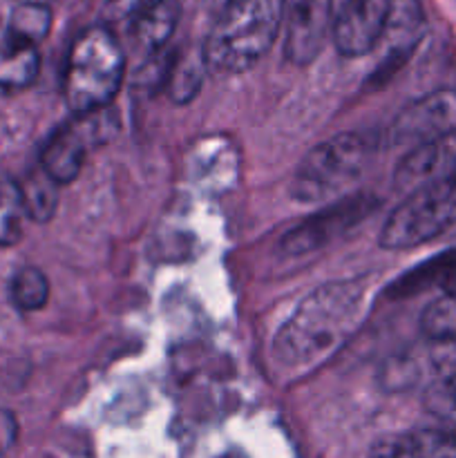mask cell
Instances as JSON below:
<instances>
[{
    "label": "cell",
    "mask_w": 456,
    "mask_h": 458,
    "mask_svg": "<svg viewBox=\"0 0 456 458\" xmlns=\"http://www.w3.org/2000/svg\"><path fill=\"white\" fill-rule=\"evenodd\" d=\"M367 307V284L329 282L311 291L280 327L273 356L286 369H308L334 356L353 335Z\"/></svg>",
    "instance_id": "cell-1"
},
{
    "label": "cell",
    "mask_w": 456,
    "mask_h": 458,
    "mask_svg": "<svg viewBox=\"0 0 456 458\" xmlns=\"http://www.w3.org/2000/svg\"><path fill=\"white\" fill-rule=\"evenodd\" d=\"M282 31V0H228L206 34L201 61L224 74L258 65Z\"/></svg>",
    "instance_id": "cell-2"
},
{
    "label": "cell",
    "mask_w": 456,
    "mask_h": 458,
    "mask_svg": "<svg viewBox=\"0 0 456 458\" xmlns=\"http://www.w3.org/2000/svg\"><path fill=\"white\" fill-rule=\"evenodd\" d=\"M125 54L110 27L94 25L70 45L63 72V97L76 116L106 110L119 94Z\"/></svg>",
    "instance_id": "cell-3"
},
{
    "label": "cell",
    "mask_w": 456,
    "mask_h": 458,
    "mask_svg": "<svg viewBox=\"0 0 456 458\" xmlns=\"http://www.w3.org/2000/svg\"><path fill=\"white\" fill-rule=\"evenodd\" d=\"M371 148L365 137L344 132L313 148L291 179V197L300 204H322L353 186L369 164Z\"/></svg>",
    "instance_id": "cell-4"
},
{
    "label": "cell",
    "mask_w": 456,
    "mask_h": 458,
    "mask_svg": "<svg viewBox=\"0 0 456 458\" xmlns=\"http://www.w3.org/2000/svg\"><path fill=\"white\" fill-rule=\"evenodd\" d=\"M456 228V177L407 195L384 222L380 246L392 250L429 244Z\"/></svg>",
    "instance_id": "cell-5"
},
{
    "label": "cell",
    "mask_w": 456,
    "mask_h": 458,
    "mask_svg": "<svg viewBox=\"0 0 456 458\" xmlns=\"http://www.w3.org/2000/svg\"><path fill=\"white\" fill-rule=\"evenodd\" d=\"M452 132H456V89L441 88L407 103L393 119L389 139L410 150Z\"/></svg>",
    "instance_id": "cell-6"
},
{
    "label": "cell",
    "mask_w": 456,
    "mask_h": 458,
    "mask_svg": "<svg viewBox=\"0 0 456 458\" xmlns=\"http://www.w3.org/2000/svg\"><path fill=\"white\" fill-rule=\"evenodd\" d=\"M282 30L286 58L308 65L331 34V0H282Z\"/></svg>",
    "instance_id": "cell-7"
},
{
    "label": "cell",
    "mask_w": 456,
    "mask_h": 458,
    "mask_svg": "<svg viewBox=\"0 0 456 458\" xmlns=\"http://www.w3.org/2000/svg\"><path fill=\"white\" fill-rule=\"evenodd\" d=\"M387 0H331V38L342 56L374 52Z\"/></svg>",
    "instance_id": "cell-8"
},
{
    "label": "cell",
    "mask_w": 456,
    "mask_h": 458,
    "mask_svg": "<svg viewBox=\"0 0 456 458\" xmlns=\"http://www.w3.org/2000/svg\"><path fill=\"white\" fill-rule=\"evenodd\" d=\"M456 177V132L410 148L393 170V191L411 195Z\"/></svg>",
    "instance_id": "cell-9"
},
{
    "label": "cell",
    "mask_w": 456,
    "mask_h": 458,
    "mask_svg": "<svg viewBox=\"0 0 456 458\" xmlns=\"http://www.w3.org/2000/svg\"><path fill=\"white\" fill-rule=\"evenodd\" d=\"M425 12L420 0H387L383 30L376 49L380 47V72L392 74L414 54L425 36Z\"/></svg>",
    "instance_id": "cell-10"
},
{
    "label": "cell",
    "mask_w": 456,
    "mask_h": 458,
    "mask_svg": "<svg viewBox=\"0 0 456 458\" xmlns=\"http://www.w3.org/2000/svg\"><path fill=\"white\" fill-rule=\"evenodd\" d=\"M92 114H80L79 121L63 123L52 132L40 150V170L61 186L79 177L92 141Z\"/></svg>",
    "instance_id": "cell-11"
},
{
    "label": "cell",
    "mask_w": 456,
    "mask_h": 458,
    "mask_svg": "<svg viewBox=\"0 0 456 458\" xmlns=\"http://www.w3.org/2000/svg\"><path fill=\"white\" fill-rule=\"evenodd\" d=\"M367 458H456V428H420L383 437Z\"/></svg>",
    "instance_id": "cell-12"
},
{
    "label": "cell",
    "mask_w": 456,
    "mask_h": 458,
    "mask_svg": "<svg viewBox=\"0 0 456 458\" xmlns=\"http://www.w3.org/2000/svg\"><path fill=\"white\" fill-rule=\"evenodd\" d=\"M369 206V199L342 201V204L338 206V210H335V215H320V217H313L308 219L307 224H302V226L293 228V233H289V235L284 237L282 246H284L286 253L291 255L316 250L322 242H326L338 231L349 228L351 224H356L358 219L365 217Z\"/></svg>",
    "instance_id": "cell-13"
},
{
    "label": "cell",
    "mask_w": 456,
    "mask_h": 458,
    "mask_svg": "<svg viewBox=\"0 0 456 458\" xmlns=\"http://www.w3.org/2000/svg\"><path fill=\"white\" fill-rule=\"evenodd\" d=\"M40 70V54L34 45L16 43L4 36L0 40V94L30 88Z\"/></svg>",
    "instance_id": "cell-14"
},
{
    "label": "cell",
    "mask_w": 456,
    "mask_h": 458,
    "mask_svg": "<svg viewBox=\"0 0 456 458\" xmlns=\"http://www.w3.org/2000/svg\"><path fill=\"white\" fill-rule=\"evenodd\" d=\"M179 21L177 0H155L132 21V36L148 52H161Z\"/></svg>",
    "instance_id": "cell-15"
},
{
    "label": "cell",
    "mask_w": 456,
    "mask_h": 458,
    "mask_svg": "<svg viewBox=\"0 0 456 458\" xmlns=\"http://www.w3.org/2000/svg\"><path fill=\"white\" fill-rule=\"evenodd\" d=\"M18 195H21L22 210H25V217L34 219V222L43 224L47 219H52L54 210H56L58 201V183L54 179H49L47 174L40 170L27 174L22 182L16 183Z\"/></svg>",
    "instance_id": "cell-16"
},
{
    "label": "cell",
    "mask_w": 456,
    "mask_h": 458,
    "mask_svg": "<svg viewBox=\"0 0 456 458\" xmlns=\"http://www.w3.org/2000/svg\"><path fill=\"white\" fill-rule=\"evenodd\" d=\"M52 30V9L43 3H21L12 9L7 38L25 45H38Z\"/></svg>",
    "instance_id": "cell-17"
},
{
    "label": "cell",
    "mask_w": 456,
    "mask_h": 458,
    "mask_svg": "<svg viewBox=\"0 0 456 458\" xmlns=\"http://www.w3.org/2000/svg\"><path fill=\"white\" fill-rule=\"evenodd\" d=\"M420 329L434 343H456V284L447 286L425 307Z\"/></svg>",
    "instance_id": "cell-18"
},
{
    "label": "cell",
    "mask_w": 456,
    "mask_h": 458,
    "mask_svg": "<svg viewBox=\"0 0 456 458\" xmlns=\"http://www.w3.org/2000/svg\"><path fill=\"white\" fill-rule=\"evenodd\" d=\"M9 295L12 302L21 311H38L47 304L49 298V282L45 273L36 267H22L9 284Z\"/></svg>",
    "instance_id": "cell-19"
},
{
    "label": "cell",
    "mask_w": 456,
    "mask_h": 458,
    "mask_svg": "<svg viewBox=\"0 0 456 458\" xmlns=\"http://www.w3.org/2000/svg\"><path fill=\"white\" fill-rule=\"evenodd\" d=\"M423 407L447 428H456V371L434 378L425 387Z\"/></svg>",
    "instance_id": "cell-20"
},
{
    "label": "cell",
    "mask_w": 456,
    "mask_h": 458,
    "mask_svg": "<svg viewBox=\"0 0 456 458\" xmlns=\"http://www.w3.org/2000/svg\"><path fill=\"white\" fill-rule=\"evenodd\" d=\"M22 210L16 182L0 179V246H13L22 237Z\"/></svg>",
    "instance_id": "cell-21"
},
{
    "label": "cell",
    "mask_w": 456,
    "mask_h": 458,
    "mask_svg": "<svg viewBox=\"0 0 456 458\" xmlns=\"http://www.w3.org/2000/svg\"><path fill=\"white\" fill-rule=\"evenodd\" d=\"M199 70H195L192 65H177L174 63L173 72H170V79H168V92L174 101L179 103H186L195 97V92L199 89Z\"/></svg>",
    "instance_id": "cell-22"
},
{
    "label": "cell",
    "mask_w": 456,
    "mask_h": 458,
    "mask_svg": "<svg viewBox=\"0 0 456 458\" xmlns=\"http://www.w3.org/2000/svg\"><path fill=\"white\" fill-rule=\"evenodd\" d=\"M152 3H155V0H106V3H103V13H106L107 22H132L134 18H137L143 9L150 7Z\"/></svg>",
    "instance_id": "cell-23"
}]
</instances>
